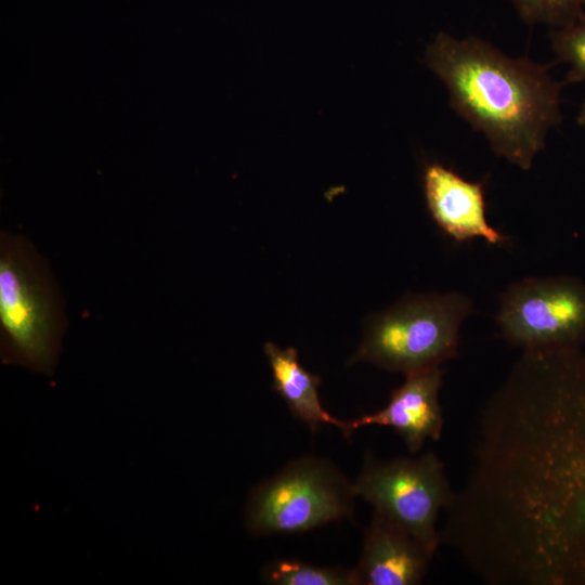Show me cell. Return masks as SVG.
<instances>
[{
    "label": "cell",
    "mask_w": 585,
    "mask_h": 585,
    "mask_svg": "<svg viewBox=\"0 0 585 585\" xmlns=\"http://www.w3.org/2000/svg\"><path fill=\"white\" fill-rule=\"evenodd\" d=\"M424 195L435 224L456 242L483 238L491 245L506 237L486 219L485 190L441 162H429L422 173Z\"/></svg>",
    "instance_id": "9c48e42d"
},
{
    "label": "cell",
    "mask_w": 585,
    "mask_h": 585,
    "mask_svg": "<svg viewBox=\"0 0 585 585\" xmlns=\"http://www.w3.org/2000/svg\"><path fill=\"white\" fill-rule=\"evenodd\" d=\"M444 370L434 367L405 376L390 393L387 405L350 421L353 430L365 426L392 428L408 452H419L428 440L441 438L444 418L439 401Z\"/></svg>",
    "instance_id": "ba28073f"
},
{
    "label": "cell",
    "mask_w": 585,
    "mask_h": 585,
    "mask_svg": "<svg viewBox=\"0 0 585 585\" xmlns=\"http://www.w3.org/2000/svg\"><path fill=\"white\" fill-rule=\"evenodd\" d=\"M262 580L273 585H356L353 569L320 567L296 559H278L264 566Z\"/></svg>",
    "instance_id": "7c38bea8"
},
{
    "label": "cell",
    "mask_w": 585,
    "mask_h": 585,
    "mask_svg": "<svg viewBox=\"0 0 585 585\" xmlns=\"http://www.w3.org/2000/svg\"><path fill=\"white\" fill-rule=\"evenodd\" d=\"M453 110L483 133L495 154L529 170L561 122L560 93L548 65L510 57L477 38L440 31L424 54Z\"/></svg>",
    "instance_id": "6da1fadb"
},
{
    "label": "cell",
    "mask_w": 585,
    "mask_h": 585,
    "mask_svg": "<svg viewBox=\"0 0 585 585\" xmlns=\"http://www.w3.org/2000/svg\"><path fill=\"white\" fill-rule=\"evenodd\" d=\"M525 499L554 558L585 585V354L573 355L546 391L523 437Z\"/></svg>",
    "instance_id": "7a4b0ae2"
},
{
    "label": "cell",
    "mask_w": 585,
    "mask_h": 585,
    "mask_svg": "<svg viewBox=\"0 0 585 585\" xmlns=\"http://www.w3.org/2000/svg\"><path fill=\"white\" fill-rule=\"evenodd\" d=\"M64 315L50 273L24 237L0 239V327L4 362L51 374Z\"/></svg>",
    "instance_id": "3957f363"
},
{
    "label": "cell",
    "mask_w": 585,
    "mask_h": 585,
    "mask_svg": "<svg viewBox=\"0 0 585 585\" xmlns=\"http://www.w3.org/2000/svg\"><path fill=\"white\" fill-rule=\"evenodd\" d=\"M551 48L559 62L569 66L564 83L585 80V13L550 35Z\"/></svg>",
    "instance_id": "4fadbf2b"
},
{
    "label": "cell",
    "mask_w": 585,
    "mask_h": 585,
    "mask_svg": "<svg viewBox=\"0 0 585 585\" xmlns=\"http://www.w3.org/2000/svg\"><path fill=\"white\" fill-rule=\"evenodd\" d=\"M576 122L581 127H585V102L582 104L578 114L576 116Z\"/></svg>",
    "instance_id": "9a60e30c"
},
{
    "label": "cell",
    "mask_w": 585,
    "mask_h": 585,
    "mask_svg": "<svg viewBox=\"0 0 585 585\" xmlns=\"http://www.w3.org/2000/svg\"><path fill=\"white\" fill-rule=\"evenodd\" d=\"M353 490L356 497L391 518L435 554L441 545L439 514L454 495L435 453L389 460L368 454L353 481Z\"/></svg>",
    "instance_id": "8992f818"
},
{
    "label": "cell",
    "mask_w": 585,
    "mask_h": 585,
    "mask_svg": "<svg viewBox=\"0 0 585 585\" xmlns=\"http://www.w3.org/2000/svg\"><path fill=\"white\" fill-rule=\"evenodd\" d=\"M355 498L353 482L334 463L301 456L249 492L244 523L256 537L303 533L352 518Z\"/></svg>",
    "instance_id": "5b68a950"
},
{
    "label": "cell",
    "mask_w": 585,
    "mask_h": 585,
    "mask_svg": "<svg viewBox=\"0 0 585 585\" xmlns=\"http://www.w3.org/2000/svg\"><path fill=\"white\" fill-rule=\"evenodd\" d=\"M264 354L271 368L273 390L295 418L313 432L330 425L338 428L344 438L352 435L354 430L350 421L337 419L322 405L318 394L321 378L301 365L295 348L282 349L273 342H265Z\"/></svg>",
    "instance_id": "8fae6325"
},
{
    "label": "cell",
    "mask_w": 585,
    "mask_h": 585,
    "mask_svg": "<svg viewBox=\"0 0 585 585\" xmlns=\"http://www.w3.org/2000/svg\"><path fill=\"white\" fill-rule=\"evenodd\" d=\"M471 312L460 292L407 296L368 321L348 364L369 363L404 376L441 367L457 356L459 328Z\"/></svg>",
    "instance_id": "277c9868"
},
{
    "label": "cell",
    "mask_w": 585,
    "mask_h": 585,
    "mask_svg": "<svg viewBox=\"0 0 585 585\" xmlns=\"http://www.w3.org/2000/svg\"><path fill=\"white\" fill-rule=\"evenodd\" d=\"M518 15L528 24L555 28L572 23L584 14L585 0H510Z\"/></svg>",
    "instance_id": "5bb4252c"
},
{
    "label": "cell",
    "mask_w": 585,
    "mask_h": 585,
    "mask_svg": "<svg viewBox=\"0 0 585 585\" xmlns=\"http://www.w3.org/2000/svg\"><path fill=\"white\" fill-rule=\"evenodd\" d=\"M433 555L391 518L374 510L353 568L356 585L420 584Z\"/></svg>",
    "instance_id": "30bf717a"
},
{
    "label": "cell",
    "mask_w": 585,
    "mask_h": 585,
    "mask_svg": "<svg viewBox=\"0 0 585 585\" xmlns=\"http://www.w3.org/2000/svg\"><path fill=\"white\" fill-rule=\"evenodd\" d=\"M496 322L523 352L577 350L585 342V284L576 277H526L500 296Z\"/></svg>",
    "instance_id": "52a82bcc"
}]
</instances>
